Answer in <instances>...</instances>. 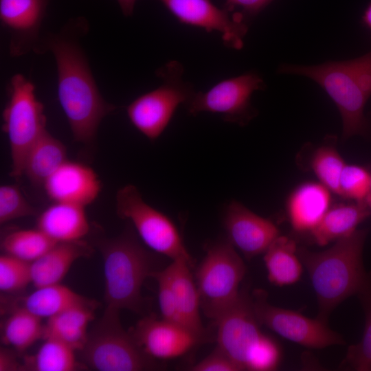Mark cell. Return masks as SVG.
Returning a JSON list of instances; mask_svg holds the SVG:
<instances>
[{
  "instance_id": "1",
  "label": "cell",
  "mask_w": 371,
  "mask_h": 371,
  "mask_svg": "<svg viewBox=\"0 0 371 371\" xmlns=\"http://www.w3.org/2000/svg\"><path fill=\"white\" fill-rule=\"evenodd\" d=\"M90 30L82 16L68 19L57 32L42 34L34 54L56 61L57 94L76 142L92 143L102 120L117 109L102 95L82 45Z\"/></svg>"
},
{
  "instance_id": "2",
  "label": "cell",
  "mask_w": 371,
  "mask_h": 371,
  "mask_svg": "<svg viewBox=\"0 0 371 371\" xmlns=\"http://www.w3.org/2000/svg\"><path fill=\"white\" fill-rule=\"evenodd\" d=\"M367 234V229H357L319 252L297 247L316 294L320 320L327 323L331 312L346 299L355 295L361 297L371 291V278L363 263Z\"/></svg>"
},
{
  "instance_id": "3",
  "label": "cell",
  "mask_w": 371,
  "mask_h": 371,
  "mask_svg": "<svg viewBox=\"0 0 371 371\" xmlns=\"http://www.w3.org/2000/svg\"><path fill=\"white\" fill-rule=\"evenodd\" d=\"M278 70L308 77L326 91L340 112L344 139L366 132L363 111L371 96V52L352 60L317 65L282 64Z\"/></svg>"
},
{
  "instance_id": "4",
  "label": "cell",
  "mask_w": 371,
  "mask_h": 371,
  "mask_svg": "<svg viewBox=\"0 0 371 371\" xmlns=\"http://www.w3.org/2000/svg\"><path fill=\"white\" fill-rule=\"evenodd\" d=\"M98 247L104 261L106 307L139 313L142 287L153 273L149 254L129 232L102 240Z\"/></svg>"
},
{
  "instance_id": "5",
  "label": "cell",
  "mask_w": 371,
  "mask_h": 371,
  "mask_svg": "<svg viewBox=\"0 0 371 371\" xmlns=\"http://www.w3.org/2000/svg\"><path fill=\"white\" fill-rule=\"evenodd\" d=\"M34 91V85L21 74L13 75L8 85V100L2 113V129L10 148V175L14 178L23 175L30 148L47 130L44 106Z\"/></svg>"
},
{
  "instance_id": "6",
  "label": "cell",
  "mask_w": 371,
  "mask_h": 371,
  "mask_svg": "<svg viewBox=\"0 0 371 371\" xmlns=\"http://www.w3.org/2000/svg\"><path fill=\"white\" fill-rule=\"evenodd\" d=\"M246 267L226 238L206 247L195 282L204 314L214 322L238 299Z\"/></svg>"
},
{
  "instance_id": "7",
  "label": "cell",
  "mask_w": 371,
  "mask_h": 371,
  "mask_svg": "<svg viewBox=\"0 0 371 371\" xmlns=\"http://www.w3.org/2000/svg\"><path fill=\"white\" fill-rule=\"evenodd\" d=\"M120 311L106 307L88 333L82 350L87 367L98 371H142L158 368L155 360L137 345L120 322Z\"/></svg>"
},
{
  "instance_id": "8",
  "label": "cell",
  "mask_w": 371,
  "mask_h": 371,
  "mask_svg": "<svg viewBox=\"0 0 371 371\" xmlns=\"http://www.w3.org/2000/svg\"><path fill=\"white\" fill-rule=\"evenodd\" d=\"M183 67L170 60L156 71L161 84L139 95L126 107L131 124L150 141L156 140L171 121L177 109L186 105L196 92L183 79Z\"/></svg>"
},
{
  "instance_id": "9",
  "label": "cell",
  "mask_w": 371,
  "mask_h": 371,
  "mask_svg": "<svg viewBox=\"0 0 371 371\" xmlns=\"http://www.w3.org/2000/svg\"><path fill=\"white\" fill-rule=\"evenodd\" d=\"M116 212L120 218L131 221L143 242L154 251L172 260L185 259L193 265L175 223L149 205L136 186L126 185L117 191Z\"/></svg>"
},
{
  "instance_id": "10",
  "label": "cell",
  "mask_w": 371,
  "mask_h": 371,
  "mask_svg": "<svg viewBox=\"0 0 371 371\" xmlns=\"http://www.w3.org/2000/svg\"><path fill=\"white\" fill-rule=\"evenodd\" d=\"M214 323L217 348L241 370H251L259 350L270 338L260 329L251 295L245 289L240 291L236 301Z\"/></svg>"
},
{
  "instance_id": "11",
  "label": "cell",
  "mask_w": 371,
  "mask_h": 371,
  "mask_svg": "<svg viewBox=\"0 0 371 371\" xmlns=\"http://www.w3.org/2000/svg\"><path fill=\"white\" fill-rule=\"evenodd\" d=\"M265 87L261 76L250 71L223 80L205 92L196 91L186 106L192 115L220 113L224 121L245 126L257 114L251 104L253 93Z\"/></svg>"
},
{
  "instance_id": "12",
  "label": "cell",
  "mask_w": 371,
  "mask_h": 371,
  "mask_svg": "<svg viewBox=\"0 0 371 371\" xmlns=\"http://www.w3.org/2000/svg\"><path fill=\"white\" fill-rule=\"evenodd\" d=\"M251 295L259 324L282 337L315 349L345 344L343 337L319 319H311L297 311L271 304L267 293L262 289L254 290Z\"/></svg>"
},
{
  "instance_id": "13",
  "label": "cell",
  "mask_w": 371,
  "mask_h": 371,
  "mask_svg": "<svg viewBox=\"0 0 371 371\" xmlns=\"http://www.w3.org/2000/svg\"><path fill=\"white\" fill-rule=\"evenodd\" d=\"M181 23L221 34L225 46L240 49L248 23L238 12L218 8L211 0H158Z\"/></svg>"
},
{
  "instance_id": "14",
  "label": "cell",
  "mask_w": 371,
  "mask_h": 371,
  "mask_svg": "<svg viewBox=\"0 0 371 371\" xmlns=\"http://www.w3.org/2000/svg\"><path fill=\"white\" fill-rule=\"evenodd\" d=\"M129 333L139 348L153 359L181 357L209 340L183 326L153 316L140 319Z\"/></svg>"
},
{
  "instance_id": "15",
  "label": "cell",
  "mask_w": 371,
  "mask_h": 371,
  "mask_svg": "<svg viewBox=\"0 0 371 371\" xmlns=\"http://www.w3.org/2000/svg\"><path fill=\"white\" fill-rule=\"evenodd\" d=\"M50 0H0V21L9 34L8 52L19 58L35 52Z\"/></svg>"
},
{
  "instance_id": "16",
  "label": "cell",
  "mask_w": 371,
  "mask_h": 371,
  "mask_svg": "<svg viewBox=\"0 0 371 371\" xmlns=\"http://www.w3.org/2000/svg\"><path fill=\"white\" fill-rule=\"evenodd\" d=\"M224 226L227 238L247 259L265 253L279 236V230L271 221L235 200L225 210Z\"/></svg>"
},
{
  "instance_id": "17",
  "label": "cell",
  "mask_w": 371,
  "mask_h": 371,
  "mask_svg": "<svg viewBox=\"0 0 371 371\" xmlns=\"http://www.w3.org/2000/svg\"><path fill=\"white\" fill-rule=\"evenodd\" d=\"M43 186L54 202L83 207L94 201L101 190V182L92 168L68 160L46 180Z\"/></svg>"
},
{
  "instance_id": "18",
  "label": "cell",
  "mask_w": 371,
  "mask_h": 371,
  "mask_svg": "<svg viewBox=\"0 0 371 371\" xmlns=\"http://www.w3.org/2000/svg\"><path fill=\"white\" fill-rule=\"evenodd\" d=\"M331 206V192L320 182L307 181L297 186L286 201L290 224L297 232H311Z\"/></svg>"
},
{
  "instance_id": "19",
  "label": "cell",
  "mask_w": 371,
  "mask_h": 371,
  "mask_svg": "<svg viewBox=\"0 0 371 371\" xmlns=\"http://www.w3.org/2000/svg\"><path fill=\"white\" fill-rule=\"evenodd\" d=\"M93 251L82 239L56 243L31 262L32 283L36 288L60 283L76 260L89 257Z\"/></svg>"
},
{
  "instance_id": "20",
  "label": "cell",
  "mask_w": 371,
  "mask_h": 371,
  "mask_svg": "<svg viewBox=\"0 0 371 371\" xmlns=\"http://www.w3.org/2000/svg\"><path fill=\"white\" fill-rule=\"evenodd\" d=\"M192 266L185 259H177L172 260L163 270L170 282L185 326L207 338L200 316L199 293L190 271Z\"/></svg>"
},
{
  "instance_id": "21",
  "label": "cell",
  "mask_w": 371,
  "mask_h": 371,
  "mask_svg": "<svg viewBox=\"0 0 371 371\" xmlns=\"http://www.w3.org/2000/svg\"><path fill=\"white\" fill-rule=\"evenodd\" d=\"M85 207L54 202L39 215L36 228L56 243L82 239L89 231Z\"/></svg>"
},
{
  "instance_id": "22",
  "label": "cell",
  "mask_w": 371,
  "mask_h": 371,
  "mask_svg": "<svg viewBox=\"0 0 371 371\" xmlns=\"http://www.w3.org/2000/svg\"><path fill=\"white\" fill-rule=\"evenodd\" d=\"M370 216L371 211L365 201L337 203L330 207L310 233L317 245L325 246L352 234Z\"/></svg>"
},
{
  "instance_id": "23",
  "label": "cell",
  "mask_w": 371,
  "mask_h": 371,
  "mask_svg": "<svg viewBox=\"0 0 371 371\" xmlns=\"http://www.w3.org/2000/svg\"><path fill=\"white\" fill-rule=\"evenodd\" d=\"M66 161L65 146L46 130L30 148L25 159L23 175L32 183L43 186Z\"/></svg>"
},
{
  "instance_id": "24",
  "label": "cell",
  "mask_w": 371,
  "mask_h": 371,
  "mask_svg": "<svg viewBox=\"0 0 371 371\" xmlns=\"http://www.w3.org/2000/svg\"><path fill=\"white\" fill-rule=\"evenodd\" d=\"M264 254L267 277L271 284L283 286L293 284L300 280L303 265L293 240L279 235Z\"/></svg>"
},
{
  "instance_id": "25",
  "label": "cell",
  "mask_w": 371,
  "mask_h": 371,
  "mask_svg": "<svg viewBox=\"0 0 371 371\" xmlns=\"http://www.w3.org/2000/svg\"><path fill=\"white\" fill-rule=\"evenodd\" d=\"M90 301L59 283L36 288L23 299L21 308L41 319H49L69 308Z\"/></svg>"
},
{
  "instance_id": "26",
  "label": "cell",
  "mask_w": 371,
  "mask_h": 371,
  "mask_svg": "<svg viewBox=\"0 0 371 371\" xmlns=\"http://www.w3.org/2000/svg\"><path fill=\"white\" fill-rule=\"evenodd\" d=\"M44 333L41 318L19 307L3 322L1 337L4 345L22 352L44 338Z\"/></svg>"
},
{
  "instance_id": "27",
  "label": "cell",
  "mask_w": 371,
  "mask_h": 371,
  "mask_svg": "<svg viewBox=\"0 0 371 371\" xmlns=\"http://www.w3.org/2000/svg\"><path fill=\"white\" fill-rule=\"evenodd\" d=\"M44 339L35 355L25 357L22 371H74L80 368L75 350L55 339Z\"/></svg>"
},
{
  "instance_id": "28",
  "label": "cell",
  "mask_w": 371,
  "mask_h": 371,
  "mask_svg": "<svg viewBox=\"0 0 371 371\" xmlns=\"http://www.w3.org/2000/svg\"><path fill=\"white\" fill-rule=\"evenodd\" d=\"M56 243L36 228L19 229L8 234L1 240V247L5 254L31 263Z\"/></svg>"
},
{
  "instance_id": "29",
  "label": "cell",
  "mask_w": 371,
  "mask_h": 371,
  "mask_svg": "<svg viewBox=\"0 0 371 371\" xmlns=\"http://www.w3.org/2000/svg\"><path fill=\"white\" fill-rule=\"evenodd\" d=\"M309 165L319 182L339 195V179L346 164L335 147L324 144L316 148Z\"/></svg>"
},
{
  "instance_id": "30",
  "label": "cell",
  "mask_w": 371,
  "mask_h": 371,
  "mask_svg": "<svg viewBox=\"0 0 371 371\" xmlns=\"http://www.w3.org/2000/svg\"><path fill=\"white\" fill-rule=\"evenodd\" d=\"M96 304L93 301L76 305L47 319L45 325L44 337L47 335L66 331L87 329L94 318Z\"/></svg>"
},
{
  "instance_id": "31",
  "label": "cell",
  "mask_w": 371,
  "mask_h": 371,
  "mask_svg": "<svg viewBox=\"0 0 371 371\" xmlns=\"http://www.w3.org/2000/svg\"><path fill=\"white\" fill-rule=\"evenodd\" d=\"M361 299L366 310L362 338L348 348L341 367L357 371H371V291Z\"/></svg>"
},
{
  "instance_id": "32",
  "label": "cell",
  "mask_w": 371,
  "mask_h": 371,
  "mask_svg": "<svg viewBox=\"0 0 371 371\" xmlns=\"http://www.w3.org/2000/svg\"><path fill=\"white\" fill-rule=\"evenodd\" d=\"M370 193V172L359 165L346 164L339 179V196L348 201H365Z\"/></svg>"
},
{
  "instance_id": "33",
  "label": "cell",
  "mask_w": 371,
  "mask_h": 371,
  "mask_svg": "<svg viewBox=\"0 0 371 371\" xmlns=\"http://www.w3.org/2000/svg\"><path fill=\"white\" fill-rule=\"evenodd\" d=\"M30 262L14 256H0V290L3 292L19 291L32 283Z\"/></svg>"
},
{
  "instance_id": "34",
  "label": "cell",
  "mask_w": 371,
  "mask_h": 371,
  "mask_svg": "<svg viewBox=\"0 0 371 371\" xmlns=\"http://www.w3.org/2000/svg\"><path fill=\"white\" fill-rule=\"evenodd\" d=\"M36 210L27 201L15 185L0 187V223L16 218L34 216Z\"/></svg>"
},
{
  "instance_id": "35",
  "label": "cell",
  "mask_w": 371,
  "mask_h": 371,
  "mask_svg": "<svg viewBox=\"0 0 371 371\" xmlns=\"http://www.w3.org/2000/svg\"><path fill=\"white\" fill-rule=\"evenodd\" d=\"M150 276L157 283L158 300L162 319L186 327L170 282L164 270L153 271Z\"/></svg>"
},
{
  "instance_id": "36",
  "label": "cell",
  "mask_w": 371,
  "mask_h": 371,
  "mask_svg": "<svg viewBox=\"0 0 371 371\" xmlns=\"http://www.w3.org/2000/svg\"><path fill=\"white\" fill-rule=\"evenodd\" d=\"M191 371H241L238 366L217 347L196 364L190 368Z\"/></svg>"
},
{
  "instance_id": "37",
  "label": "cell",
  "mask_w": 371,
  "mask_h": 371,
  "mask_svg": "<svg viewBox=\"0 0 371 371\" xmlns=\"http://www.w3.org/2000/svg\"><path fill=\"white\" fill-rule=\"evenodd\" d=\"M273 0H226L224 8L234 12L237 8H240L239 12L247 22L249 18L253 17L262 11Z\"/></svg>"
},
{
  "instance_id": "38",
  "label": "cell",
  "mask_w": 371,
  "mask_h": 371,
  "mask_svg": "<svg viewBox=\"0 0 371 371\" xmlns=\"http://www.w3.org/2000/svg\"><path fill=\"white\" fill-rule=\"evenodd\" d=\"M0 371H22L20 363L13 352L5 348L0 350Z\"/></svg>"
},
{
  "instance_id": "39",
  "label": "cell",
  "mask_w": 371,
  "mask_h": 371,
  "mask_svg": "<svg viewBox=\"0 0 371 371\" xmlns=\"http://www.w3.org/2000/svg\"><path fill=\"white\" fill-rule=\"evenodd\" d=\"M117 1L125 16L133 15L137 0H117Z\"/></svg>"
},
{
  "instance_id": "40",
  "label": "cell",
  "mask_w": 371,
  "mask_h": 371,
  "mask_svg": "<svg viewBox=\"0 0 371 371\" xmlns=\"http://www.w3.org/2000/svg\"><path fill=\"white\" fill-rule=\"evenodd\" d=\"M362 20L363 23L371 30V2L368 4L365 10Z\"/></svg>"
},
{
  "instance_id": "41",
  "label": "cell",
  "mask_w": 371,
  "mask_h": 371,
  "mask_svg": "<svg viewBox=\"0 0 371 371\" xmlns=\"http://www.w3.org/2000/svg\"><path fill=\"white\" fill-rule=\"evenodd\" d=\"M365 202L371 211V194H370V195L366 198Z\"/></svg>"
},
{
  "instance_id": "42",
  "label": "cell",
  "mask_w": 371,
  "mask_h": 371,
  "mask_svg": "<svg viewBox=\"0 0 371 371\" xmlns=\"http://www.w3.org/2000/svg\"><path fill=\"white\" fill-rule=\"evenodd\" d=\"M370 190H371V172H370Z\"/></svg>"
}]
</instances>
